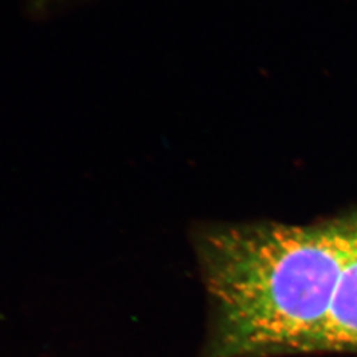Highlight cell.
Wrapping results in <instances>:
<instances>
[{"instance_id":"obj_2","label":"cell","mask_w":357,"mask_h":357,"mask_svg":"<svg viewBox=\"0 0 357 357\" xmlns=\"http://www.w3.org/2000/svg\"><path fill=\"white\" fill-rule=\"evenodd\" d=\"M317 352L357 354V227Z\"/></svg>"},{"instance_id":"obj_1","label":"cell","mask_w":357,"mask_h":357,"mask_svg":"<svg viewBox=\"0 0 357 357\" xmlns=\"http://www.w3.org/2000/svg\"><path fill=\"white\" fill-rule=\"evenodd\" d=\"M356 227L357 211L203 230L197 255L212 306L205 357L317 352Z\"/></svg>"}]
</instances>
